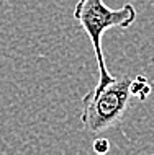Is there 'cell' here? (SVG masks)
I'll return each instance as SVG.
<instances>
[{
    "label": "cell",
    "instance_id": "obj_3",
    "mask_svg": "<svg viewBox=\"0 0 154 155\" xmlns=\"http://www.w3.org/2000/svg\"><path fill=\"white\" fill-rule=\"evenodd\" d=\"M130 91H131V95L138 96L141 101H143V100H146L151 95V83L148 82V78L144 75H138L136 78L131 80Z\"/></svg>",
    "mask_w": 154,
    "mask_h": 155
},
{
    "label": "cell",
    "instance_id": "obj_2",
    "mask_svg": "<svg viewBox=\"0 0 154 155\" xmlns=\"http://www.w3.org/2000/svg\"><path fill=\"white\" fill-rule=\"evenodd\" d=\"M131 77L113 78L100 90H90L82 98L80 123L87 132L100 134L121 121L130 103Z\"/></svg>",
    "mask_w": 154,
    "mask_h": 155
},
{
    "label": "cell",
    "instance_id": "obj_1",
    "mask_svg": "<svg viewBox=\"0 0 154 155\" xmlns=\"http://www.w3.org/2000/svg\"><path fill=\"white\" fill-rule=\"evenodd\" d=\"M74 18L80 23L82 30L87 33L94 46L95 59L98 64V82L95 85V90H100L115 78L107 69V62L103 57V33L110 28L131 26L136 20V8L131 3H125L121 8L113 10V8H108L103 0H77L74 8Z\"/></svg>",
    "mask_w": 154,
    "mask_h": 155
},
{
    "label": "cell",
    "instance_id": "obj_4",
    "mask_svg": "<svg viewBox=\"0 0 154 155\" xmlns=\"http://www.w3.org/2000/svg\"><path fill=\"white\" fill-rule=\"evenodd\" d=\"M92 149H94L95 153H100V155L107 153L108 150H110V140H108V139H103V137H98V139L94 140Z\"/></svg>",
    "mask_w": 154,
    "mask_h": 155
}]
</instances>
